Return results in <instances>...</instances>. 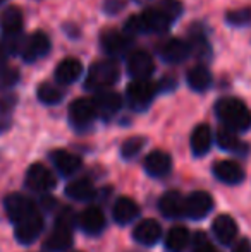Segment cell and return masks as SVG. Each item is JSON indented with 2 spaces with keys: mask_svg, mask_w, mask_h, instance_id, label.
I'll return each mask as SVG.
<instances>
[{
  "mask_svg": "<svg viewBox=\"0 0 251 252\" xmlns=\"http://www.w3.org/2000/svg\"><path fill=\"white\" fill-rule=\"evenodd\" d=\"M215 113L224 122L225 127L245 132L251 127V112L250 108L238 98H222L215 105Z\"/></svg>",
  "mask_w": 251,
  "mask_h": 252,
  "instance_id": "6da1fadb",
  "label": "cell"
},
{
  "mask_svg": "<svg viewBox=\"0 0 251 252\" xmlns=\"http://www.w3.org/2000/svg\"><path fill=\"white\" fill-rule=\"evenodd\" d=\"M117 79H119V65L112 59H104L95 62L90 67L84 86H86V90L98 93V91L108 90L112 84L117 83Z\"/></svg>",
  "mask_w": 251,
  "mask_h": 252,
  "instance_id": "7a4b0ae2",
  "label": "cell"
},
{
  "mask_svg": "<svg viewBox=\"0 0 251 252\" xmlns=\"http://www.w3.org/2000/svg\"><path fill=\"white\" fill-rule=\"evenodd\" d=\"M71 244H72V211L67 209L59 215L57 223L45 242V247L52 252H62L69 249Z\"/></svg>",
  "mask_w": 251,
  "mask_h": 252,
  "instance_id": "3957f363",
  "label": "cell"
},
{
  "mask_svg": "<svg viewBox=\"0 0 251 252\" xmlns=\"http://www.w3.org/2000/svg\"><path fill=\"white\" fill-rule=\"evenodd\" d=\"M157 91H158V86L151 83L150 79H134L133 83L127 86V91H126L127 103H129L133 110L141 112V110L148 108V106L151 105Z\"/></svg>",
  "mask_w": 251,
  "mask_h": 252,
  "instance_id": "277c9868",
  "label": "cell"
},
{
  "mask_svg": "<svg viewBox=\"0 0 251 252\" xmlns=\"http://www.w3.org/2000/svg\"><path fill=\"white\" fill-rule=\"evenodd\" d=\"M26 184L31 190L36 192H48L55 187L57 180L55 175L52 173V170L48 166H45L43 163H33L28 168L26 173Z\"/></svg>",
  "mask_w": 251,
  "mask_h": 252,
  "instance_id": "5b68a950",
  "label": "cell"
},
{
  "mask_svg": "<svg viewBox=\"0 0 251 252\" xmlns=\"http://www.w3.org/2000/svg\"><path fill=\"white\" fill-rule=\"evenodd\" d=\"M43 216L38 211H33L30 216L16 223V239L19 244L30 246L40 237L41 230H43Z\"/></svg>",
  "mask_w": 251,
  "mask_h": 252,
  "instance_id": "8992f818",
  "label": "cell"
},
{
  "mask_svg": "<svg viewBox=\"0 0 251 252\" xmlns=\"http://www.w3.org/2000/svg\"><path fill=\"white\" fill-rule=\"evenodd\" d=\"M3 208H5V213H7V218L10 221L17 223L21 220H24L26 216H30L33 211H36V206L35 202L26 197L24 194H19V192H14V194H9L3 201Z\"/></svg>",
  "mask_w": 251,
  "mask_h": 252,
  "instance_id": "52a82bcc",
  "label": "cell"
},
{
  "mask_svg": "<svg viewBox=\"0 0 251 252\" xmlns=\"http://www.w3.org/2000/svg\"><path fill=\"white\" fill-rule=\"evenodd\" d=\"M214 209V199L205 190L191 192L184 202V215L191 220H201Z\"/></svg>",
  "mask_w": 251,
  "mask_h": 252,
  "instance_id": "ba28073f",
  "label": "cell"
},
{
  "mask_svg": "<svg viewBox=\"0 0 251 252\" xmlns=\"http://www.w3.org/2000/svg\"><path fill=\"white\" fill-rule=\"evenodd\" d=\"M48 52H50V38L43 31H35L24 40L21 55L26 62H35L40 57H45Z\"/></svg>",
  "mask_w": 251,
  "mask_h": 252,
  "instance_id": "9c48e42d",
  "label": "cell"
},
{
  "mask_svg": "<svg viewBox=\"0 0 251 252\" xmlns=\"http://www.w3.org/2000/svg\"><path fill=\"white\" fill-rule=\"evenodd\" d=\"M98 117L97 106L93 100L79 98L74 100L69 106V119L76 127H86Z\"/></svg>",
  "mask_w": 251,
  "mask_h": 252,
  "instance_id": "30bf717a",
  "label": "cell"
},
{
  "mask_svg": "<svg viewBox=\"0 0 251 252\" xmlns=\"http://www.w3.org/2000/svg\"><path fill=\"white\" fill-rule=\"evenodd\" d=\"M127 70L134 79H150L155 70L153 57L144 50H136L127 57Z\"/></svg>",
  "mask_w": 251,
  "mask_h": 252,
  "instance_id": "8fae6325",
  "label": "cell"
},
{
  "mask_svg": "<svg viewBox=\"0 0 251 252\" xmlns=\"http://www.w3.org/2000/svg\"><path fill=\"white\" fill-rule=\"evenodd\" d=\"M133 237L141 246H155L162 239V226L157 220H141L133 230Z\"/></svg>",
  "mask_w": 251,
  "mask_h": 252,
  "instance_id": "7c38bea8",
  "label": "cell"
},
{
  "mask_svg": "<svg viewBox=\"0 0 251 252\" xmlns=\"http://www.w3.org/2000/svg\"><path fill=\"white\" fill-rule=\"evenodd\" d=\"M214 173L218 180L229 186H236L245 180V170L239 163L232 161V159H220L214 165Z\"/></svg>",
  "mask_w": 251,
  "mask_h": 252,
  "instance_id": "4fadbf2b",
  "label": "cell"
},
{
  "mask_svg": "<svg viewBox=\"0 0 251 252\" xmlns=\"http://www.w3.org/2000/svg\"><path fill=\"white\" fill-rule=\"evenodd\" d=\"M95 106H97L98 117H104V119H110L115 113L121 110L122 106V98L115 91H98L97 96H95Z\"/></svg>",
  "mask_w": 251,
  "mask_h": 252,
  "instance_id": "5bb4252c",
  "label": "cell"
},
{
  "mask_svg": "<svg viewBox=\"0 0 251 252\" xmlns=\"http://www.w3.org/2000/svg\"><path fill=\"white\" fill-rule=\"evenodd\" d=\"M105 223L107 220H105L104 211L97 206H90L79 215V226L88 235H98L100 232H104Z\"/></svg>",
  "mask_w": 251,
  "mask_h": 252,
  "instance_id": "9a60e30c",
  "label": "cell"
},
{
  "mask_svg": "<svg viewBox=\"0 0 251 252\" xmlns=\"http://www.w3.org/2000/svg\"><path fill=\"white\" fill-rule=\"evenodd\" d=\"M191 53V45L188 41L181 40V38H171L164 43L160 48V55L165 62L169 63H179L186 60Z\"/></svg>",
  "mask_w": 251,
  "mask_h": 252,
  "instance_id": "2e32d148",
  "label": "cell"
},
{
  "mask_svg": "<svg viewBox=\"0 0 251 252\" xmlns=\"http://www.w3.org/2000/svg\"><path fill=\"white\" fill-rule=\"evenodd\" d=\"M100 41H102V48L108 55H121L131 45L129 36L117 30H105L100 36Z\"/></svg>",
  "mask_w": 251,
  "mask_h": 252,
  "instance_id": "e0dca14e",
  "label": "cell"
},
{
  "mask_svg": "<svg viewBox=\"0 0 251 252\" xmlns=\"http://www.w3.org/2000/svg\"><path fill=\"white\" fill-rule=\"evenodd\" d=\"M172 168V158L165 151H151L144 158V170L150 173L151 177H164L171 172Z\"/></svg>",
  "mask_w": 251,
  "mask_h": 252,
  "instance_id": "ac0fdd59",
  "label": "cell"
},
{
  "mask_svg": "<svg viewBox=\"0 0 251 252\" xmlns=\"http://www.w3.org/2000/svg\"><path fill=\"white\" fill-rule=\"evenodd\" d=\"M184 202L186 199L181 196V192L178 190H169L158 201V209L164 216L167 218H179L184 215Z\"/></svg>",
  "mask_w": 251,
  "mask_h": 252,
  "instance_id": "d6986e66",
  "label": "cell"
},
{
  "mask_svg": "<svg viewBox=\"0 0 251 252\" xmlns=\"http://www.w3.org/2000/svg\"><path fill=\"white\" fill-rule=\"evenodd\" d=\"M212 230H214V235L217 237L218 242L224 244V246L234 242L236 235H238V225L229 215H218L214 220Z\"/></svg>",
  "mask_w": 251,
  "mask_h": 252,
  "instance_id": "ffe728a7",
  "label": "cell"
},
{
  "mask_svg": "<svg viewBox=\"0 0 251 252\" xmlns=\"http://www.w3.org/2000/svg\"><path fill=\"white\" fill-rule=\"evenodd\" d=\"M81 74H83V63L77 59L67 57L55 69V79L61 84H72L79 79Z\"/></svg>",
  "mask_w": 251,
  "mask_h": 252,
  "instance_id": "44dd1931",
  "label": "cell"
},
{
  "mask_svg": "<svg viewBox=\"0 0 251 252\" xmlns=\"http://www.w3.org/2000/svg\"><path fill=\"white\" fill-rule=\"evenodd\" d=\"M50 158H52V161H54L55 168L66 177L76 173L77 170L81 168V165H83L79 156L74 155V153L66 151V150H55L50 155Z\"/></svg>",
  "mask_w": 251,
  "mask_h": 252,
  "instance_id": "7402d4cb",
  "label": "cell"
},
{
  "mask_svg": "<svg viewBox=\"0 0 251 252\" xmlns=\"http://www.w3.org/2000/svg\"><path fill=\"white\" fill-rule=\"evenodd\" d=\"M141 17H143V23H144L146 31H151V33H164V31H167L169 26L172 24V21L165 16L164 10H162L158 5L143 10Z\"/></svg>",
  "mask_w": 251,
  "mask_h": 252,
  "instance_id": "603a6c76",
  "label": "cell"
},
{
  "mask_svg": "<svg viewBox=\"0 0 251 252\" xmlns=\"http://www.w3.org/2000/svg\"><path fill=\"white\" fill-rule=\"evenodd\" d=\"M0 28L3 36H16L23 30V10L19 7H9L0 16Z\"/></svg>",
  "mask_w": 251,
  "mask_h": 252,
  "instance_id": "cb8c5ba5",
  "label": "cell"
},
{
  "mask_svg": "<svg viewBox=\"0 0 251 252\" xmlns=\"http://www.w3.org/2000/svg\"><path fill=\"white\" fill-rule=\"evenodd\" d=\"M140 215V206L136 204L131 197H119L112 208V216L117 223L127 225Z\"/></svg>",
  "mask_w": 251,
  "mask_h": 252,
  "instance_id": "d4e9b609",
  "label": "cell"
},
{
  "mask_svg": "<svg viewBox=\"0 0 251 252\" xmlns=\"http://www.w3.org/2000/svg\"><path fill=\"white\" fill-rule=\"evenodd\" d=\"M189 242L191 237L188 228L182 225H176L169 230L167 237H165V249L167 252H184L188 249Z\"/></svg>",
  "mask_w": 251,
  "mask_h": 252,
  "instance_id": "484cf974",
  "label": "cell"
},
{
  "mask_svg": "<svg viewBox=\"0 0 251 252\" xmlns=\"http://www.w3.org/2000/svg\"><path fill=\"white\" fill-rule=\"evenodd\" d=\"M212 146V130L207 124H201L191 134V150L196 156H203L210 151Z\"/></svg>",
  "mask_w": 251,
  "mask_h": 252,
  "instance_id": "4316f807",
  "label": "cell"
},
{
  "mask_svg": "<svg viewBox=\"0 0 251 252\" xmlns=\"http://www.w3.org/2000/svg\"><path fill=\"white\" fill-rule=\"evenodd\" d=\"M66 196L74 201H88L95 196V186L90 179H76L67 184Z\"/></svg>",
  "mask_w": 251,
  "mask_h": 252,
  "instance_id": "83f0119b",
  "label": "cell"
},
{
  "mask_svg": "<svg viewBox=\"0 0 251 252\" xmlns=\"http://www.w3.org/2000/svg\"><path fill=\"white\" fill-rule=\"evenodd\" d=\"M217 143L225 151H232V153L246 151V144L239 139L236 130L229 129V127H220L217 130Z\"/></svg>",
  "mask_w": 251,
  "mask_h": 252,
  "instance_id": "f1b7e54d",
  "label": "cell"
},
{
  "mask_svg": "<svg viewBox=\"0 0 251 252\" xmlns=\"http://www.w3.org/2000/svg\"><path fill=\"white\" fill-rule=\"evenodd\" d=\"M186 79H188L189 88L194 91H207L212 86V74L205 65L193 67L186 76Z\"/></svg>",
  "mask_w": 251,
  "mask_h": 252,
  "instance_id": "f546056e",
  "label": "cell"
},
{
  "mask_svg": "<svg viewBox=\"0 0 251 252\" xmlns=\"http://www.w3.org/2000/svg\"><path fill=\"white\" fill-rule=\"evenodd\" d=\"M36 94H38V100L41 103H45V105H57V103L62 100V91L52 83L40 84Z\"/></svg>",
  "mask_w": 251,
  "mask_h": 252,
  "instance_id": "4dcf8cb0",
  "label": "cell"
},
{
  "mask_svg": "<svg viewBox=\"0 0 251 252\" xmlns=\"http://www.w3.org/2000/svg\"><path fill=\"white\" fill-rule=\"evenodd\" d=\"M144 146V139L143 137H129V139H126L124 143H122V148H121V155L124 156L126 159H131L134 158V156L138 155L141 150H143Z\"/></svg>",
  "mask_w": 251,
  "mask_h": 252,
  "instance_id": "1f68e13d",
  "label": "cell"
},
{
  "mask_svg": "<svg viewBox=\"0 0 251 252\" xmlns=\"http://www.w3.org/2000/svg\"><path fill=\"white\" fill-rule=\"evenodd\" d=\"M225 19L232 26H245V24H248L251 21V7H241V9L229 10Z\"/></svg>",
  "mask_w": 251,
  "mask_h": 252,
  "instance_id": "d6a6232c",
  "label": "cell"
},
{
  "mask_svg": "<svg viewBox=\"0 0 251 252\" xmlns=\"http://www.w3.org/2000/svg\"><path fill=\"white\" fill-rule=\"evenodd\" d=\"M158 7L164 10V14L172 21V23L182 14V3L179 2V0H160Z\"/></svg>",
  "mask_w": 251,
  "mask_h": 252,
  "instance_id": "836d02e7",
  "label": "cell"
},
{
  "mask_svg": "<svg viewBox=\"0 0 251 252\" xmlns=\"http://www.w3.org/2000/svg\"><path fill=\"white\" fill-rule=\"evenodd\" d=\"M193 252H218L214 246L210 244L208 237L205 233L198 232L193 237Z\"/></svg>",
  "mask_w": 251,
  "mask_h": 252,
  "instance_id": "e575fe53",
  "label": "cell"
},
{
  "mask_svg": "<svg viewBox=\"0 0 251 252\" xmlns=\"http://www.w3.org/2000/svg\"><path fill=\"white\" fill-rule=\"evenodd\" d=\"M126 33H146V28H144L143 17L140 16H131L129 19L126 21Z\"/></svg>",
  "mask_w": 251,
  "mask_h": 252,
  "instance_id": "d590c367",
  "label": "cell"
},
{
  "mask_svg": "<svg viewBox=\"0 0 251 252\" xmlns=\"http://www.w3.org/2000/svg\"><path fill=\"white\" fill-rule=\"evenodd\" d=\"M122 7H124V2H122V0H107V3H105V10L110 14H117Z\"/></svg>",
  "mask_w": 251,
  "mask_h": 252,
  "instance_id": "8d00e7d4",
  "label": "cell"
},
{
  "mask_svg": "<svg viewBox=\"0 0 251 252\" xmlns=\"http://www.w3.org/2000/svg\"><path fill=\"white\" fill-rule=\"evenodd\" d=\"M232 252H251V244L248 239H241L239 242L234 244Z\"/></svg>",
  "mask_w": 251,
  "mask_h": 252,
  "instance_id": "74e56055",
  "label": "cell"
},
{
  "mask_svg": "<svg viewBox=\"0 0 251 252\" xmlns=\"http://www.w3.org/2000/svg\"><path fill=\"white\" fill-rule=\"evenodd\" d=\"M7 69V48L0 45V74Z\"/></svg>",
  "mask_w": 251,
  "mask_h": 252,
  "instance_id": "f35d334b",
  "label": "cell"
},
{
  "mask_svg": "<svg viewBox=\"0 0 251 252\" xmlns=\"http://www.w3.org/2000/svg\"><path fill=\"white\" fill-rule=\"evenodd\" d=\"M2 2H5V0H0V3H2Z\"/></svg>",
  "mask_w": 251,
  "mask_h": 252,
  "instance_id": "ab89813d",
  "label": "cell"
}]
</instances>
